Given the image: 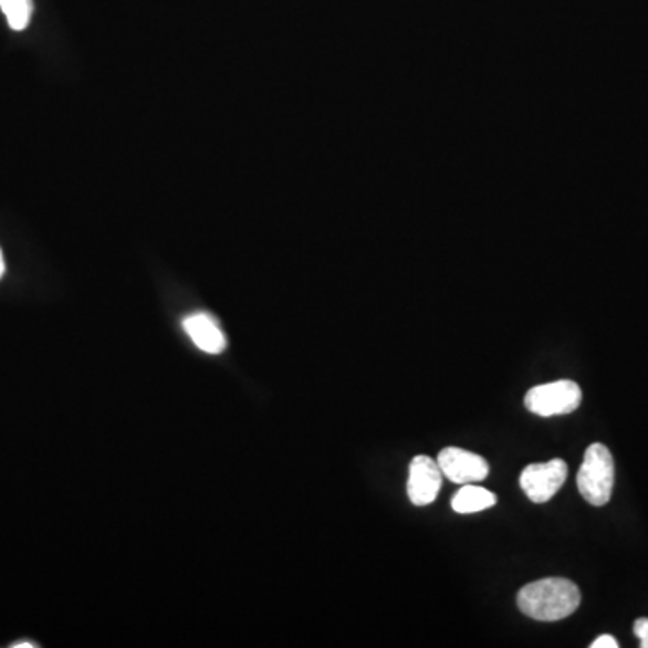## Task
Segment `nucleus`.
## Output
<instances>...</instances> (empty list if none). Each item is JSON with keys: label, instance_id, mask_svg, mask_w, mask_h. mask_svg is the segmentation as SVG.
<instances>
[{"label": "nucleus", "instance_id": "1", "mask_svg": "<svg viewBox=\"0 0 648 648\" xmlns=\"http://www.w3.org/2000/svg\"><path fill=\"white\" fill-rule=\"evenodd\" d=\"M581 589L567 578H542L519 590V609L537 621H561L581 605Z\"/></svg>", "mask_w": 648, "mask_h": 648}, {"label": "nucleus", "instance_id": "2", "mask_svg": "<svg viewBox=\"0 0 648 648\" xmlns=\"http://www.w3.org/2000/svg\"><path fill=\"white\" fill-rule=\"evenodd\" d=\"M576 483L587 503L593 506H605L609 503L615 489V460L607 447L593 443L586 450Z\"/></svg>", "mask_w": 648, "mask_h": 648}, {"label": "nucleus", "instance_id": "3", "mask_svg": "<svg viewBox=\"0 0 648 648\" xmlns=\"http://www.w3.org/2000/svg\"><path fill=\"white\" fill-rule=\"evenodd\" d=\"M581 404L582 389L573 380H556V383L532 387L524 397L527 411L539 417L569 415L576 411Z\"/></svg>", "mask_w": 648, "mask_h": 648}, {"label": "nucleus", "instance_id": "4", "mask_svg": "<svg viewBox=\"0 0 648 648\" xmlns=\"http://www.w3.org/2000/svg\"><path fill=\"white\" fill-rule=\"evenodd\" d=\"M567 464L564 460L547 461V463L527 464L523 470L519 484L526 492L533 503H547L553 495L566 483Z\"/></svg>", "mask_w": 648, "mask_h": 648}, {"label": "nucleus", "instance_id": "5", "mask_svg": "<svg viewBox=\"0 0 648 648\" xmlns=\"http://www.w3.org/2000/svg\"><path fill=\"white\" fill-rule=\"evenodd\" d=\"M443 472L438 461L429 456H417L409 464V479H407V495L415 506H427L435 503L440 494Z\"/></svg>", "mask_w": 648, "mask_h": 648}, {"label": "nucleus", "instance_id": "6", "mask_svg": "<svg viewBox=\"0 0 648 648\" xmlns=\"http://www.w3.org/2000/svg\"><path fill=\"white\" fill-rule=\"evenodd\" d=\"M441 472L458 484L478 483L489 475L490 467L484 458L458 447H447L438 456Z\"/></svg>", "mask_w": 648, "mask_h": 648}, {"label": "nucleus", "instance_id": "7", "mask_svg": "<svg viewBox=\"0 0 648 648\" xmlns=\"http://www.w3.org/2000/svg\"><path fill=\"white\" fill-rule=\"evenodd\" d=\"M186 334L191 337L195 346L202 349L206 354L217 355L222 354L228 343H226V335L218 326L213 317L208 314H194L185 320Z\"/></svg>", "mask_w": 648, "mask_h": 648}, {"label": "nucleus", "instance_id": "8", "mask_svg": "<svg viewBox=\"0 0 648 648\" xmlns=\"http://www.w3.org/2000/svg\"><path fill=\"white\" fill-rule=\"evenodd\" d=\"M498 503V495L478 484H461L452 498V510L458 513H475L489 510Z\"/></svg>", "mask_w": 648, "mask_h": 648}, {"label": "nucleus", "instance_id": "9", "mask_svg": "<svg viewBox=\"0 0 648 648\" xmlns=\"http://www.w3.org/2000/svg\"><path fill=\"white\" fill-rule=\"evenodd\" d=\"M0 10L11 30L24 31L33 15V0H0Z\"/></svg>", "mask_w": 648, "mask_h": 648}, {"label": "nucleus", "instance_id": "10", "mask_svg": "<svg viewBox=\"0 0 648 648\" xmlns=\"http://www.w3.org/2000/svg\"><path fill=\"white\" fill-rule=\"evenodd\" d=\"M634 634L639 638V647L648 648V618L634 621Z\"/></svg>", "mask_w": 648, "mask_h": 648}, {"label": "nucleus", "instance_id": "11", "mask_svg": "<svg viewBox=\"0 0 648 648\" xmlns=\"http://www.w3.org/2000/svg\"><path fill=\"white\" fill-rule=\"evenodd\" d=\"M619 644L616 641L615 636H610V634H604L600 638H596L593 644H590V648H618Z\"/></svg>", "mask_w": 648, "mask_h": 648}, {"label": "nucleus", "instance_id": "12", "mask_svg": "<svg viewBox=\"0 0 648 648\" xmlns=\"http://www.w3.org/2000/svg\"><path fill=\"white\" fill-rule=\"evenodd\" d=\"M4 274V258H2V251H0V278Z\"/></svg>", "mask_w": 648, "mask_h": 648}, {"label": "nucleus", "instance_id": "13", "mask_svg": "<svg viewBox=\"0 0 648 648\" xmlns=\"http://www.w3.org/2000/svg\"><path fill=\"white\" fill-rule=\"evenodd\" d=\"M13 647H15V648H25V647L30 648V647H34V645H31V644H17V645H13Z\"/></svg>", "mask_w": 648, "mask_h": 648}]
</instances>
